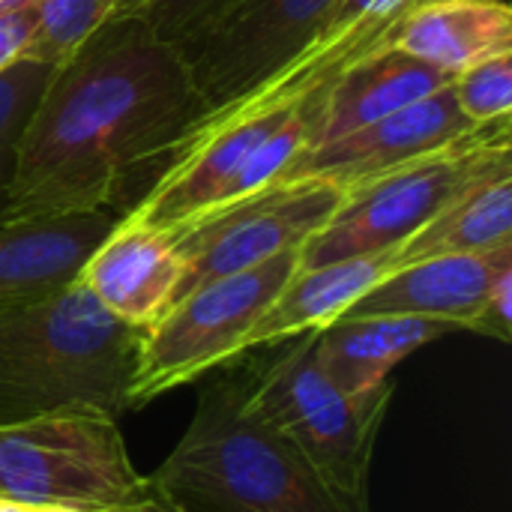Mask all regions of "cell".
<instances>
[{
    "label": "cell",
    "mask_w": 512,
    "mask_h": 512,
    "mask_svg": "<svg viewBox=\"0 0 512 512\" xmlns=\"http://www.w3.org/2000/svg\"><path fill=\"white\" fill-rule=\"evenodd\" d=\"M195 114L183 54L114 15L39 93L15 144L0 225L108 210L126 177L168 156Z\"/></svg>",
    "instance_id": "obj_1"
},
{
    "label": "cell",
    "mask_w": 512,
    "mask_h": 512,
    "mask_svg": "<svg viewBox=\"0 0 512 512\" xmlns=\"http://www.w3.org/2000/svg\"><path fill=\"white\" fill-rule=\"evenodd\" d=\"M408 12L330 18L303 51L267 78L222 108L195 117L174 141L159 180L126 213V219L162 231H177L195 222L270 135H276L300 108L321 96L348 63L390 42Z\"/></svg>",
    "instance_id": "obj_2"
},
{
    "label": "cell",
    "mask_w": 512,
    "mask_h": 512,
    "mask_svg": "<svg viewBox=\"0 0 512 512\" xmlns=\"http://www.w3.org/2000/svg\"><path fill=\"white\" fill-rule=\"evenodd\" d=\"M249 372L210 384L168 459L150 477L168 512H372L324 480L249 402Z\"/></svg>",
    "instance_id": "obj_3"
},
{
    "label": "cell",
    "mask_w": 512,
    "mask_h": 512,
    "mask_svg": "<svg viewBox=\"0 0 512 512\" xmlns=\"http://www.w3.org/2000/svg\"><path fill=\"white\" fill-rule=\"evenodd\" d=\"M141 336L78 279L0 309V429L66 408L126 414Z\"/></svg>",
    "instance_id": "obj_4"
},
{
    "label": "cell",
    "mask_w": 512,
    "mask_h": 512,
    "mask_svg": "<svg viewBox=\"0 0 512 512\" xmlns=\"http://www.w3.org/2000/svg\"><path fill=\"white\" fill-rule=\"evenodd\" d=\"M512 174L510 120L348 189L327 225L303 243L300 267H321L399 249L468 189Z\"/></svg>",
    "instance_id": "obj_5"
},
{
    "label": "cell",
    "mask_w": 512,
    "mask_h": 512,
    "mask_svg": "<svg viewBox=\"0 0 512 512\" xmlns=\"http://www.w3.org/2000/svg\"><path fill=\"white\" fill-rule=\"evenodd\" d=\"M315 333L288 339L276 360L249 369L246 402L324 480L357 501H369V468L393 399V381L366 393L336 390L318 363Z\"/></svg>",
    "instance_id": "obj_6"
},
{
    "label": "cell",
    "mask_w": 512,
    "mask_h": 512,
    "mask_svg": "<svg viewBox=\"0 0 512 512\" xmlns=\"http://www.w3.org/2000/svg\"><path fill=\"white\" fill-rule=\"evenodd\" d=\"M0 498L81 512L156 504L117 417L99 408H66L0 429Z\"/></svg>",
    "instance_id": "obj_7"
},
{
    "label": "cell",
    "mask_w": 512,
    "mask_h": 512,
    "mask_svg": "<svg viewBox=\"0 0 512 512\" xmlns=\"http://www.w3.org/2000/svg\"><path fill=\"white\" fill-rule=\"evenodd\" d=\"M297 267L300 249H288L258 267L183 294L141 336L126 393L129 411L243 357L249 333Z\"/></svg>",
    "instance_id": "obj_8"
},
{
    "label": "cell",
    "mask_w": 512,
    "mask_h": 512,
    "mask_svg": "<svg viewBox=\"0 0 512 512\" xmlns=\"http://www.w3.org/2000/svg\"><path fill=\"white\" fill-rule=\"evenodd\" d=\"M342 195L339 186L315 177L273 183L225 210L168 231L183 258L174 303L213 279L258 267L288 249H303L336 213Z\"/></svg>",
    "instance_id": "obj_9"
},
{
    "label": "cell",
    "mask_w": 512,
    "mask_h": 512,
    "mask_svg": "<svg viewBox=\"0 0 512 512\" xmlns=\"http://www.w3.org/2000/svg\"><path fill=\"white\" fill-rule=\"evenodd\" d=\"M339 0H243L207 36L183 51L198 96L210 114L303 51L333 18Z\"/></svg>",
    "instance_id": "obj_10"
},
{
    "label": "cell",
    "mask_w": 512,
    "mask_h": 512,
    "mask_svg": "<svg viewBox=\"0 0 512 512\" xmlns=\"http://www.w3.org/2000/svg\"><path fill=\"white\" fill-rule=\"evenodd\" d=\"M477 129L480 126L471 123L459 111L447 84L423 96L420 102L402 111H393L375 123H366L354 132H345L333 141L306 144L276 183L315 177L348 192L393 168H402L429 153H438L474 135Z\"/></svg>",
    "instance_id": "obj_11"
},
{
    "label": "cell",
    "mask_w": 512,
    "mask_h": 512,
    "mask_svg": "<svg viewBox=\"0 0 512 512\" xmlns=\"http://www.w3.org/2000/svg\"><path fill=\"white\" fill-rule=\"evenodd\" d=\"M75 279L117 321L147 330L171 309L183 258L168 231L120 216Z\"/></svg>",
    "instance_id": "obj_12"
},
{
    "label": "cell",
    "mask_w": 512,
    "mask_h": 512,
    "mask_svg": "<svg viewBox=\"0 0 512 512\" xmlns=\"http://www.w3.org/2000/svg\"><path fill=\"white\" fill-rule=\"evenodd\" d=\"M507 270H512V243L489 252L423 258L387 273L342 318L414 315L471 330L495 282Z\"/></svg>",
    "instance_id": "obj_13"
},
{
    "label": "cell",
    "mask_w": 512,
    "mask_h": 512,
    "mask_svg": "<svg viewBox=\"0 0 512 512\" xmlns=\"http://www.w3.org/2000/svg\"><path fill=\"white\" fill-rule=\"evenodd\" d=\"M450 72L408 54L393 39L348 63L321 93L309 144L333 141L447 87Z\"/></svg>",
    "instance_id": "obj_14"
},
{
    "label": "cell",
    "mask_w": 512,
    "mask_h": 512,
    "mask_svg": "<svg viewBox=\"0 0 512 512\" xmlns=\"http://www.w3.org/2000/svg\"><path fill=\"white\" fill-rule=\"evenodd\" d=\"M114 222L111 210H99L0 225V309L69 285Z\"/></svg>",
    "instance_id": "obj_15"
},
{
    "label": "cell",
    "mask_w": 512,
    "mask_h": 512,
    "mask_svg": "<svg viewBox=\"0 0 512 512\" xmlns=\"http://www.w3.org/2000/svg\"><path fill=\"white\" fill-rule=\"evenodd\" d=\"M393 273V252L345 258L321 267H297L276 300L246 339V354L258 348H276L303 333L324 330L339 321L369 288Z\"/></svg>",
    "instance_id": "obj_16"
},
{
    "label": "cell",
    "mask_w": 512,
    "mask_h": 512,
    "mask_svg": "<svg viewBox=\"0 0 512 512\" xmlns=\"http://www.w3.org/2000/svg\"><path fill=\"white\" fill-rule=\"evenodd\" d=\"M456 333L447 321L414 315H357L339 318L315 333V354L324 375L342 393H366L423 345Z\"/></svg>",
    "instance_id": "obj_17"
},
{
    "label": "cell",
    "mask_w": 512,
    "mask_h": 512,
    "mask_svg": "<svg viewBox=\"0 0 512 512\" xmlns=\"http://www.w3.org/2000/svg\"><path fill=\"white\" fill-rule=\"evenodd\" d=\"M393 42L456 75L489 54L512 51V9L504 0H420L399 21Z\"/></svg>",
    "instance_id": "obj_18"
},
{
    "label": "cell",
    "mask_w": 512,
    "mask_h": 512,
    "mask_svg": "<svg viewBox=\"0 0 512 512\" xmlns=\"http://www.w3.org/2000/svg\"><path fill=\"white\" fill-rule=\"evenodd\" d=\"M507 243H512V174L468 189L432 216L393 249V270L423 258L489 252Z\"/></svg>",
    "instance_id": "obj_19"
},
{
    "label": "cell",
    "mask_w": 512,
    "mask_h": 512,
    "mask_svg": "<svg viewBox=\"0 0 512 512\" xmlns=\"http://www.w3.org/2000/svg\"><path fill=\"white\" fill-rule=\"evenodd\" d=\"M114 15L117 0H36V21L24 60L57 69L75 57Z\"/></svg>",
    "instance_id": "obj_20"
},
{
    "label": "cell",
    "mask_w": 512,
    "mask_h": 512,
    "mask_svg": "<svg viewBox=\"0 0 512 512\" xmlns=\"http://www.w3.org/2000/svg\"><path fill=\"white\" fill-rule=\"evenodd\" d=\"M240 3L243 0H117V15L141 21L183 54Z\"/></svg>",
    "instance_id": "obj_21"
},
{
    "label": "cell",
    "mask_w": 512,
    "mask_h": 512,
    "mask_svg": "<svg viewBox=\"0 0 512 512\" xmlns=\"http://www.w3.org/2000/svg\"><path fill=\"white\" fill-rule=\"evenodd\" d=\"M450 93L459 111L477 123H501L512 114V51L489 54L465 69H459L450 81Z\"/></svg>",
    "instance_id": "obj_22"
},
{
    "label": "cell",
    "mask_w": 512,
    "mask_h": 512,
    "mask_svg": "<svg viewBox=\"0 0 512 512\" xmlns=\"http://www.w3.org/2000/svg\"><path fill=\"white\" fill-rule=\"evenodd\" d=\"M51 66L36 60H18L0 72V207L12 177L18 135L51 78Z\"/></svg>",
    "instance_id": "obj_23"
},
{
    "label": "cell",
    "mask_w": 512,
    "mask_h": 512,
    "mask_svg": "<svg viewBox=\"0 0 512 512\" xmlns=\"http://www.w3.org/2000/svg\"><path fill=\"white\" fill-rule=\"evenodd\" d=\"M471 333H480V336H489V339H498V342H510L512 339V270H507L489 300L483 303Z\"/></svg>",
    "instance_id": "obj_24"
},
{
    "label": "cell",
    "mask_w": 512,
    "mask_h": 512,
    "mask_svg": "<svg viewBox=\"0 0 512 512\" xmlns=\"http://www.w3.org/2000/svg\"><path fill=\"white\" fill-rule=\"evenodd\" d=\"M33 21H36V3L0 12V72L12 63L24 60L30 33H33Z\"/></svg>",
    "instance_id": "obj_25"
},
{
    "label": "cell",
    "mask_w": 512,
    "mask_h": 512,
    "mask_svg": "<svg viewBox=\"0 0 512 512\" xmlns=\"http://www.w3.org/2000/svg\"><path fill=\"white\" fill-rule=\"evenodd\" d=\"M0 512H30V507H24V504H18V501L0 498Z\"/></svg>",
    "instance_id": "obj_26"
},
{
    "label": "cell",
    "mask_w": 512,
    "mask_h": 512,
    "mask_svg": "<svg viewBox=\"0 0 512 512\" xmlns=\"http://www.w3.org/2000/svg\"><path fill=\"white\" fill-rule=\"evenodd\" d=\"M36 0H0V12H9V9H21V6H30Z\"/></svg>",
    "instance_id": "obj_27"
},
{
    "label": "cell",
    "mask_w": 512,
    "mask_h": 512,
    "mask_svg": "<svg viewBox=\"0 0 512 512\" xmlns=\"http://www.w3.org/2000/svg\"><path fill=\"white\" fill-rule=\"evenodd\" d=\"M105 512H168V510H162L159 504H147V507H129V510H105Z\"/></svg>",
    "instance_id": "obj_28"
},
{
    "label": "cell",
    "mask_w": 512,
    "mask_h": 512,
    "mask_svg": "<svg viewBox=\"0 0 512 512\" xmlns=\"http://www.w3.org/2000/svg\"><path fill=\"white\" fill-rule=\"evenodd\" d=\"M30 512H81V510H66V507H30Z\"/></svg>",
    "instance_id": "obj_29"
}]
</instances>
